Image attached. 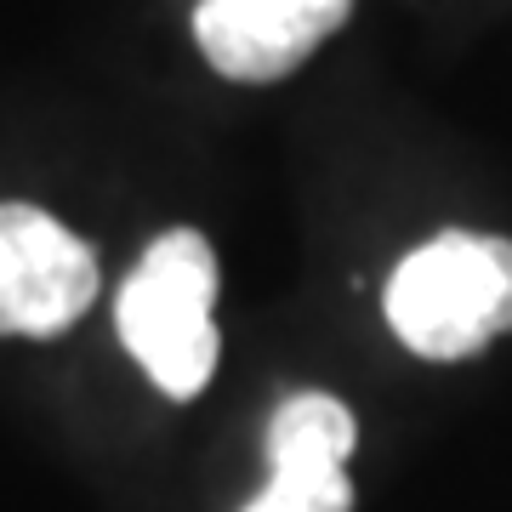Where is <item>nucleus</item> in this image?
Returning a JSON list of instances; mask_svg holds the SVG:
<instances>
[{
  "label": "nucleus",
  "mask_w": 512,
  "mask_h": 512,
  "mask_svg": "<svg viewBox=\"0 0 512 512\" xmlns=\"http://www.w3.org/2000/svg\"><path fill=\"white\" fill-rule=\"evenodd\" d=\"M387 325L421 359H473L512 330V239L450 234L427 239L387 279Z\"/></svg>",
  "instance_id": "obj_1"
},
{
  "label": "nucleus",
  "mask_w": 512,
  "mask_h": 512,
  "mask_svg": "<svg viewBox=\"0 0 512 512\" xmlns=\"http://www.w3.org/2000/svg\"><path fill=\"white\" fill-rule=\"evenodd\" d=\"M217 256L194 228H171L143 251L120 291V336L165 399H194L217 370Z\"/></svg>",
  "instance_id": "obj_2"
},
{
  "label": "nucleus",
  "mask_w": 512,
  "mask_h": 512,
  "mask_svg": "<svg viewBox=\"0 0 512 512\" xmlns=\"http://www.w3.org/2000/svg\"><path fill=\"white\" fill-rule=\"evenodd\" d=\"M97 296V256L40 205H0V336H57Z\"/></svg>",
  "instance_id": "obj_3"
},
{
  "label": "nucleus",
  "mask_w": 512,
  "mask_h": 512,
  "mask_svg": "<svg viewBox=\"0 0 512 512\" xmlns=\"http://www.w3.org/2000/svg\"><path fill=\"white\" fill-rule=\"evenodd\" d=\"M348 12L353 0H200L194 40L222 80L268 86L308 63Z\"/></svg>",
  "instance_id": "obj_4"
},
{
  "label": "nucleus",
  "mask_w": 512,
  "mask_h": 512,
  "mask_svg": "<svg viewBox=\"0 0 512 512\" xmlns=\"http://www.w3.org/2000/svg\"><path fill=\"white\" fill-rule=\"evenodd\" d=\"M359 421L330 393H291L268 421L274 478L245 512H353L348 456Z\"/></svg>",
  "instance_id": "obj_5"
}]
</instances>
